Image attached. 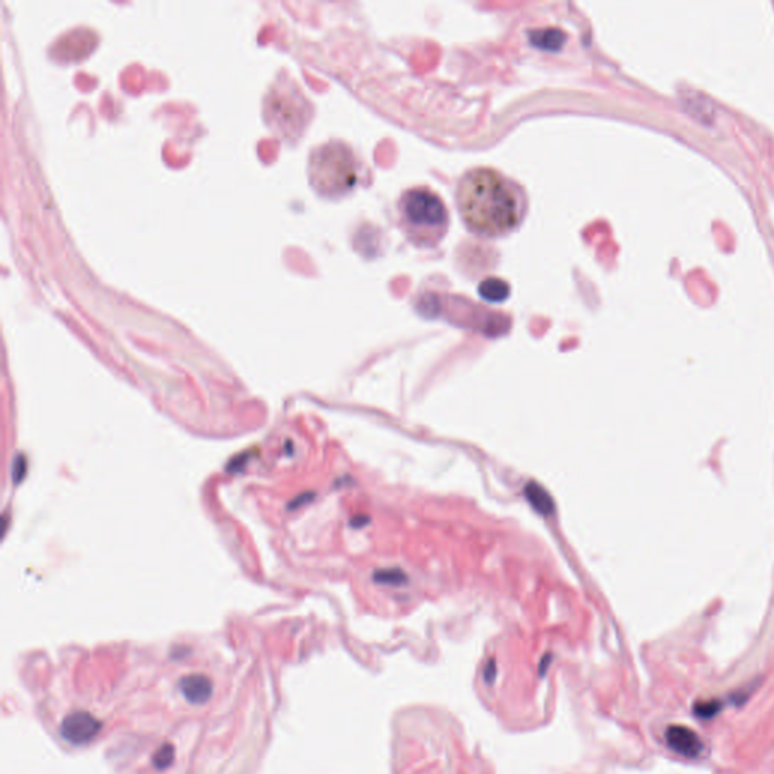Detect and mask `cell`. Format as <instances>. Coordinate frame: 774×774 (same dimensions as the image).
Masks as SVG:
<instances>
[{
  "label": "cell",
  "instance_id": "4fadbf2b",
  "mask_svg": "<svg viewBox=\"0 0 774 774\" xmlns=\"http://www.w3.org/2000/svg\"><path fill=\"white\" fill-rule=\"evenodd\" d=\"M175 760V747L171 744H163L157 752L153 755V765L156 768L165 770L170 767V764Z\"/></svg>",
  "mask_w": 774,
  "mask_h": 774
},
{
  "label": "cell",
  "instance_id": "8fae6325",
  "mask_svg": "<svg viewBox=\"0 0 774 774\" xmlns=\"http://www.w3.org/2000/svg\"><path fill=\"white\" fill-rule=\"evenodd\" d=\"M723 708V704L720 700H705V702H697L696 705H694V714L699 718H704V720H708V718H713L715 717L718 713H720Z\"/></svg>",
  "mask_w": 774,
  "mask_h": 774
},
{
  "label": "cell",
  "instance_id": "6da1fadb",
  "mask_svg": "<svg viewBox=\"0 0 774 774\" xmlns=\"http://www.w3.org/2000/svg\"><path fill=\"white\" fill-rule=\"evenodd\" d=\"M458 213L472 233L499 238L522 224L528 195L519 181L495 168L466 171L455 189Z\"/></svg>",
  "mask_w": 774,
  "mask_h": 774
},
{
  "label": "cell",
  "instance_id": "3957f363",
  "mask_svg": "<svg viewBox=\"0 0 774 774\" xmlns=\"http://www.w3.org/2000/svg\"><path fill=\"white\" fill-rule=\"evenodd\" d=\"M360 168L353 148L341 141H330L315 148L309 161L312 186L326 197L351 192L360 180Z\"/></svg>",
  "mask_w": 774,
  "mask_h": 774
},
{
  "label": "cell",
  "instance_id": "52a82bcc",
  "mask_svg": "<svg viewBox=\"0 0 774 774\" xmlns=\"http://www.w3.org/2000/svg\"><path fill=\"white\" fill-rule=\"evenodd\" d=\"M179 688L188 702L195 705H203L212 697L213 684L204 675H188L180 679Z\"/></svg>",
  "mask_w": 774,
  "mask_h": 774
},
{
  "label": "cell",
  "instance_id": "ba28073f",
  "mask_svg": "<svg viewBox=\"0 0 774 774\" xmlns=\"http://www.w3.org/2000/svg\"><path fill=\"white\" fill-rule=\"evenodd\" d=\"M525 496L526 499L531 504V507L539 511L542 516H552L555 511V504L554 499H552V496L549 495V492L544 488L542 484L535 483V481H531V483H528L525 487Z\"/></svg>",
  "mask_w": 774,
  "mask_h": 774
},
{
  "label": "cell",
  "instance_id": "7c38bea8",
  "mask_svg": "<svg viewBox=\"0 0 774 774\" xmlns=\"http://www.w3.org/2000/svg\"><path fill=\"white\" fill-rule=\"evenodd\" d=\"M374 579L381 584H389V586H398L406 581V573L399 568H384V570L375 572Z\"/></svg>",
  "mask_w": 774,
  "mask_h": 774
},
{
  "label": "cell",
  "instance_id": "30bf717a",
  "mask_svg": "<svg viewBox=\"0 0 774 774\" xmlns=\"http://www.w3.org/2000/svg\"><path fill=\"white\" fill-rule=\"evenodd\" d=\"M531 41L539 46L543 50H557L564 43V35L562 30L558 29H544V30H535L531 34Z\"/></svg>",
  "mask_w": 774,
  "mask_h": 774
},
{
  "label": "cell",
  "instance_id": "277c9868",
  "mask_svg": "<svg viewBox=\"0 0 774 774\" xmlns=\"http://www.w3.org/2000/svg\"><path fill=\"white\" fill-rule=\"evenodd\" d=\"M312 109L295 83L279 81L265 97V118L271 128L284 138L299 135L309 123Z\"/></svg>",
  "mask_w": 774,
  "mask_h": 774
},
{
  "label": "cell",
  "instance_id": "5b68a950",
  "mask_svg": "<svg viewBox=\"0 0 774 774\" xmlns=\"http://www.w3.org/2000/svg\"><path fill=\"white\" fill-rule=\"evenodd\" d=\"M101 723L96 717L83 711H77L64 718L61 726V735L71 744L82 746L97 737Z\"/></svg>",
  "mask_w": 774,
  "mask_h": 774
},
{
  "label": "cell",
  "instance_id": "9c48e42d",
  "mask_svg": "<svg viewBox=\"0 0 774 774\" xmlns=\"http://www.w3.org/2000/svg\"><path fill=\"white\" fill-rule=\"evenodd\" d=\"M479 295L483 297L486 301L490 303H502L510 297V284L496 277H488L479 283L478 288Z\"/></svg>",
  "mask_w": 774,
  "mask_h": 774
},
{
  "label": "cell",
  "instance_id": "7a4b0ae2",
  "mask_svg": "<svg viewBox=\"0 0 774 774\" xmlns=\"http://www.w3.org/2000/svg\"><path fill=\"white\" fill-rule=\"evenodd\" d=\"M398 221L410 242L422 248L436 247L449 228V210L428 186H415L398 200Z\"/></svg>",
  "mask_w": 774,
  "mask_h": 774
},
{
  "label": "cell",
  "instance_id": "8992f818",
  "mask_svg": "<svg viewBox=\"0 0 774 774\" xmlns=\"http://www.w3.org/2000/svg\"><path fill=\"white\" fill-rule=\"evenodd\" d=\"M666 741L671 750L685 757H697L704 752V742L696 732L685 726H670Z\"/></svg>",
  "mask_w": 774,
  "mask_h": 774
}]
</instances>
